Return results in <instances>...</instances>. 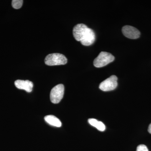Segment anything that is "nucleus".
<instances>
[{
    "mask_svg": "<svg viewBox=\"0 0 151 151\" xmlns=\"http://www.w3.org/2000/svg\"><path fill=\"white\" fill-rule=\"evenodd\" d=\"M73 34L76 40L80 42L84 46L92 45L95 41V34L94 31L83 24L76 25L73 27Z\"/></svg>",
    "mask_w": 151,
    "mask_h": 151,
    "instance_id": "nucleus-1",
    "label": "nucleus"
},
{
    "mask_svg": "<svg viewBox=\"0 0 151 151\" xmlns=\"http://www.w3.org/2000/svg\"><path fill=\"white\" fill-rule=\"evenodd\" d=\"M45 63L49 66L65 65L67 63V59L65 55L60 53H51L47 55Z\"/></svg>",
    "mask_w": 151,
    "mask_h": 151,
    "instance_id": "nucleus-2",
    "label": "nucleus"
},
{
    "mask_svg": "<svg viewBox=\"0 0 151 151\" xmlns=\"http://www.w3.org/2000/svg\"><path fill=\"white\" fill-rule=\"evenodd\" d=\"M114 60L115 57L111 53L106 52H101L94 60L93 64L95 67H103L113 62Z\"/></svg>",
    "mask_w": 151,
    "mask_h": 151,
    "instance_id": "nucleus-3",
    "label": "nucleus"
},
{
    "mask_svg": "<svg viewBox=\"0 0 151 151\" xmlns=\"http://www.w3.org/2000/svg\"><path fill=\"white\" fill-rule=\"evenodd\" d=\"M64 86L62 84H59L54 86L50 93V99L54 104H58L60 102L64 95Z\"/></svg>",
    "mask_w": 151,
    "mask_h": 151,
    "instance_id": "nucleus-4",
    "label": "nucleus"
},
{
    "mask_svg": "<svg viewBox=\"0 0 151 151\" xmlns=\"http://www.w3.org/2000/svg\"><path fill=\"white\" fill-rule=\"evenodd\" d=\"M117 81L118 78L116 76H111L100 83L99 88L104 92L112 91L116 89L118 86Z\"/></svg>",
    "mask_w": 151,
    "mask_h": 151,
    "instance_id": "nucleus-5",
    "label": "nucleus"
},
{
    "mask_svg": "<svg viewBox=\"0 0 151 151\" xmlns=\"http://www.w3.org/2000/svg\"><path fill=\"white\" fill-rule=\"evenodd\" d=\"M122 31L125 37L131 39H137L140 36L139 31L131 26H125L122 28Z\"/></svg>",
    "mask_w": 151,
    "mask_h": 151,
    "instance_id": "nucleus-6",
    "label": "nucleus"
},
{
    "mask_svg": "<svg viewBox=\"0 0 151 151\" xmlns=\"http://www.w3.org/2000/svg\"><path fill=\"white\" fill-rule=\"evenodd\" d=\"M14 84L18 89H23L28 92L32 91L33 84L29 80H17L15 81Z\"/></svg>",
    "mask_w": 151,
    "mask_h": 151,
    "instance_id": "nucleus-7",
    "label": "nucleus"
},
{
    "mask_svg": "<svg viewBox=\"0 0 151 151\" xmlns=\"http://www.w3.org/2000/svg\"><path fill=\"white\" fill-rule=\"evenodd\" d=\"M45 122L51 126L57 127H61L62 123L58 118L52 115H48L44 118Z\"/></svg>",
    "mask_w": 151,
    "mask_h": 151,
    "instance_id": "nucleus-8",
    "label": "nucleus"
},
{
    "mask_svg": "<svg viewBox=\"0 0 151 151\" xmlns=\"http://www.w3.org/2000/svg\"><path fill=\"white\" fill-rule=\"evenodd\" d=\"M88 122L90 125L95 127L97 130L100 132H104L105 129V124L103 122H99L96 119H90L88 120Z\"/></svg>",
    "mask_w": 151,
    "mask_h": 151,
    "instance_id": "nucleus-9",
    "label": "nucleus"
},
{
    "mask_svg": "<svg viewBox=\"0 0 151 151\" xmlns=\"http://www.w3.org/2000/svg\"><path fill=\"white\" fill-rule=\"evenodd\" d=\"M23 1L22 0H13L12 1V6L14 9H19L22 7Z\"/></svg>",
    "mask_w": 151,
    "mask_h": 151,
    "instance_id": "nucleus-10",
    "label": "nucleus"
},
{
    "mask_svg": "<svg viewBox=\"0 0 151 151\" xmlns=\"http://www.w3.org/2000/svg\"><path fill=\"white\" fill-rule=\"evenodd\" d=\"M137 151H149L147 146L144 145H141L138 146Z\"/></svg>",
    "mask_w": 151,
    "mask_h": 151,
    "instance_id": "nucleus-11",
    "label": "nucleus"
},
{
    "mask_svg": "<svg viewBox=\"0 0 151 151\" xmlns=\"http://www.w3.org/2000/svg\"><path fill=\"white\" fill-rule=\"evenodd\" d=\"M148 131V132L150 134H151V124L149 125Z\"/></svg>",
    "mask_w": 151,
    "mask_h": 151,
    "instance_id": "nucleus-12",
    "label": "nucleus"
}]
</instances>
